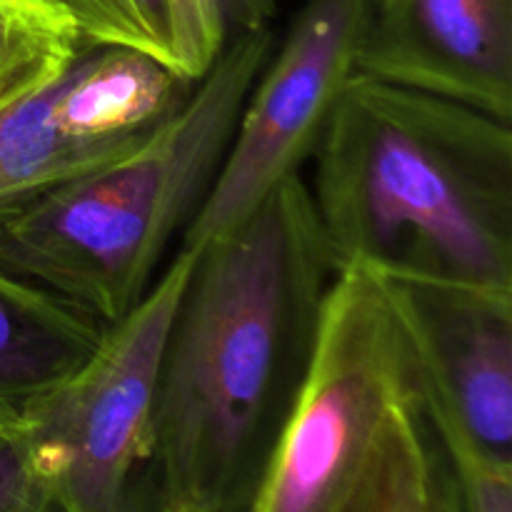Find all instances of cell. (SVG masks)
Instances as JSON below:
<instances>
[{
    "mask_svg": "<svg viewBox=\"0 0 512 512\" xmlns=\"http://www.w3.org/2000/svg\"><path fill=\"white\" fill-rule=\"evenodd\" d=\"M188 250L195 260L165 343L150 455L168 503L218 512L263 473L338 265L300 173L243 223Z\"/></svg>",
    "mask_w": 512,
    "mask_h": 512,
    "instance_id": "1",
    "label": "cell"
},
{
    "mask_svg": "<svg viewBox=\"0 0 512 512\" xmlns=\"http://www.w3.org/2000/svg\"><path fill=\"white\" fill-rule=\"evenodd\" d=\"M313 160L338 270L512 290V123L353 73Z\"/></svg>",
    "mask_w": 512,
    "mask_h": 512,
    "instance_id": "2",
    "label": "cell"
},
{
    "mask_svg": "<svg viewBox=\"0 0 512 512\" xmlns=\"http://www.w3.org/2000/svg\"><path fill=\"white\" fill-rule=\"evenodd\" d=\"M275 40L270 25L235 35L133 150L0 220V263L103 323L123 318L203 203Z\"/></svg>",
    "mask_w": 512,
    "mask_h": 512,
    "instance_id": "3",
    "label": "cell"
},
{
    "mask_svg": "<svg viewBox=\"0 0 512 512\" xmlns=\"http://www.w3.org/2000/svg\"><path fill=\"white\" fill-rule=\"evenodd\" d=\"M418 393V360L388 283L368 268L338 270L250 512H338L395 410Z\"/></svg>",
    "mask_w": 512,
    "mask_h": 512,
    "instance_id": "4",
    "label": "cell"
},
{
    "mask_svg": "<svg viewBox=\"0 0 512 512\" xmlns=\"http://www.w3.org/2000/svg\"><path fill=\"white\" fill-rule=\"evenodd\" d=\"M193 260V250L180 248L98 350L18 428L60 512H118L135 493V468L153 453L165 343Z\"/></svg>",
    "mask_w": 512,
    "mask_h": 512,
    "instance_id": "5",
    "label": "cell"
},
{
    "mask_svg": "<svg viewBox=\"0 0 512 512\" xmlns=\"http://www.w3.org/2000/svg\"><path fill=\"white\" fill-rule=\"evenodd\" d=\"M365 15L368 0H305L255 78L180 248H198L235 228L300 173L355 73Z\"/></svg>",
    "mask_w": 512,
    "mask_h": 512,
    "instance_id": "6",
    "label": "cell"
},
{
    "mask_svg": "<svg viewBox=\"0 0 512 512\" xmlns=\"http://www.w3.org/2000/svg\"><path fill=\"white\" fill-rule=\"evenodd\" d=\"M445 458L512 473V290L388 280Z\"/></svg>",
    "mask_w": 512,
    "mask_h": 512,
    "instance_id": "7",
    "label": "cell"
},
{
    "mask_svg": "<svg viewBox=\"0 0 512 512\" xmlns=\"http://www.w3.org/2000/svg\"><path fill=\"white\" fill-rule=\"evenodd\" d=\"M355 73L512 123V0H368Z\"/></svg>",
    "mask_w": 512,
    "mask_h": 512,
    "instance_id": "8",
    "label": "cell"
},
{
    "mask_svg": "<svg viewBox=\"0 0 512 512\" xmlns=\"http://www.w3.org/2000/svg\"><path fill=\"white\" fill-rule=\"evenodd\" d=\"M108 328L90 310L0 263V430H18L98 350Z\"/></svg>",
    "mask_w": 512,
    "mask_h": 512,
    "instance_id": "9",
    "label": "cell"
},
{
    "mask_svg": "<svg viewBox=\"0 0 512 512\" xmlns=\"http://www.w3.org/2000/svg\"><path fill=\"white\" fill-rule=\"evenodd\" d=\"M193 85L140 50L85 43L53 80V113L70 138L125 153L178 110Z\"/></svg>",
    "mask_w": 512,
    "mask_h": 512,
    "instance_id": "10",
    "label": "cell"
},
{
    "mask_svg": "<svg viewBox=\"0 0 512 512\" xmlns=\"http://www.w3.org/2000/svg\"><path fill=\"white\" fill-rule=\"evenodd\" d=\"M53 80L0 103V220L128 153L70 138L55 120Z\"/></svg>",
    "mask_w": 512,
    "mask_h": 512,
    "instance_id": "11",
    "label": "cell"
},
{
    "mask_svg": "<svg viewBox=\"0 0 512 512\" xmlns=\"http://www.w3.org/2000/svg\"><path fill=\"white\" fill-rule=\"evenodd\" d=\"M443 448L420 393L390 418L363 478L338 512H455Z\"/></svg>",
    "mask_w": 512,
    "mask_h": 512,
    "instance_id": "12",
    "label": "cell"
},
{
    "mask_svg": "<svg viewBox=\"0 0 512 512\" xmlns=\"http://www.w3.org/2000/svg\"><path fill=\"white\" fill-rule=\"evenodd\" d=\"M83 45L53 0H0V98L53 80Z\"/></svg>",
    "mask_w": 512,
    "mask_h": 512,
    "instance_id": "13",
    "label": "cell"
},
{
    "mask_svg": "<svg viewBox=\"0 0 512 512\" xmlns=\"http://www.w3.org/2000/svg\"><path fill=\"white\" fill-rule=\"evenodd\" d=\"M88 45H123L180 75L170 0H53Z\"/></svg>",
    "mask_w": 512,
    "mask_h": 512,
    "instance_id": "14",
    "label": "cell"
},
{
    "mask_svg": "<svg viewBox=\"0 0 512 512\" xmlns=\"http://www.w3.org/2000/svg\"><path fill=\"white\" fill-rule=\"evenodd\" d=\"M180 75L200 80L225 45L240 33L265 28L275 13L270 0H170Z\"/></svg>",
    "mask_w": 512,
    "mask_h": 512,
    "instance_id": "15",
    "label": "cell"
},
{
    "mask_svg": "<svg viewBox=\"0 0 512 512\" xmlns=\"http://www.w3.org/2000/svg\"><path fill=\"white\" fill-rule=\"evenodd\" d=\"M0 512H60L18 430H0Z\"/></svg>",
    "mask_w": 512,
    "mask_h": 512,
    "instance_id": "16",
    "label": "cell"
},
{
    "mask_svg": "<svg viewBox=\"0 0 512 512\" xmlns=\"http://www.w3.org/2000/svg\"><path fill=\"white\" fill-rule=\"evenodd\" d=\"M468 512H512V473L475 460H450Z\"/></svg>",
    "mask_w": 512,
    "mask_h": 512,
    "instance_id": "17",
    "label": "cell"
},
{
    "mask_svg": "<svg viewBox=\"0 0 512 512\" xmlns=\"http://www.w3.org/2000/svg\"><path fill=\"white\" fill-rule=\"evenodd\" d=\"M118 512H143V505H140V498H138V493H133L128 498V503L123 505V508H120Z\"/></svg>",
    "mask_w": 512,
    "mask_h": 512,
    "instance_id": "18",
    "label": "cell"
},
{
    "mask_svg": "<svg viewBox=\"0 0 512 512\" xmlns=\"http://www.w3.org/2000/svg\"><path fill=\"white\" fill-rule=\"evenodd\" d=\"M160 512H200V510L190 508V505H183V503H168V500H165L163 508H160Z\"/></svg>",
    "mask_w": 512,
    "mask_h": 512,
    "instance_id": "19",
    "label": "cell"
},
{
    "mask_svg": "<svg viewBox=\"0 0 512 512\" xmlns=\"http://www.w3.org/2000/svg\"><path fill=\"white\" fill-rule=\"evenodd\" d=\"M35 88H38V85H35ZM20 95V93H18ZM10 98H15V95H10ZM3 100H8V98H0V103H3Z\"/></svg>",
    "mask_w": 512,
    "mask_h": 512,
    "instance_id": "20",
    "label": "cell"
},
{
    "mask_svg": "<svg viewBox=\"0 0 512 512\" xmlns=\"http://www.w3.org/2000/svg\"><path fill=\"white\" fill-rule=\"evenodd\" d=\"M270 3H275V0H270Z\"/></svg>",
    "mask_w": 512,
    "mask_h": 512,
    "instance_id": "21",
    "label": "cell"
}]
</instances>
